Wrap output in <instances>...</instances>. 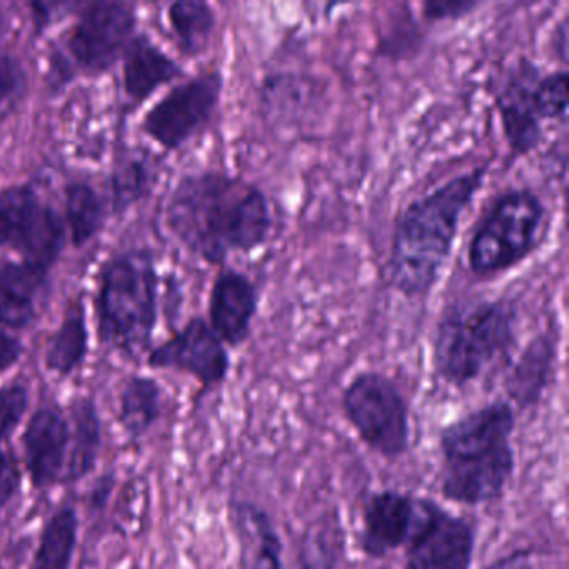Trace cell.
Instances as JSON below:
<instances>
[{
    "mask_svg": "<svg viewBox=\"0 0 569 569\" xmlns=\"http://www.w3.org/2000/svg\"><path fill=\"white\" fill-rule=\"evenodd\" d=\"M345 545V525L338 512H325L305 529L295 569H339Z\"/></svg>",
    "mask_w": 569,
    "mask_h": 569,
    "instance_id": "20",
    "label": "cell"
},
{
    "mask_svg": "<svg viewBox=\"0 0 569 569\" xmlns=\"http://www.w3.org/2000/svg\"><path fill=\"white\" fill-rule=\"evenodd\" d=\"M78 526V515L71 506L56 512L42 531L32 569H71Z\"/></svg>",
    "mask_w": 569,
    "mask_h": 569,
    "instance_id": "22",
    "label": "cell"
},
{
    "mask_svg": "<svg viewBox=\"0 0 569 569\" xmlns=\"http://www.w3.org/2000/svg\"><path fill=\"white\" fill-rule=\"evenodd\" d=\"M26 92V74L14 59L0 58V118L14 111Z\"/></svg>",
    "mask_w": 569,
    "mask_h": 569,
    "instance_id": "29",
    "label": "cell"
},
{
    "mask_svg": "<svg viewBox=\"0 0 569 569\" xmlns=\"http://www.w3.org/2000/svg\"><path fill=\"white\" fill-rule=\"evenodd\" d=\"M72 429L69 438L64 481H79L94 469L101 449V418L91 399H78L72 405Z\"/></svg>",
    "mask_w": 569,
    "mask_h": 569,
    "instance_id": "19",
    "label": "cell"
},
{
    "mask_svg": "<svg viewBox=\"0 0 569 569\" xmlns=\"http://www.w3.org/2000/svg\"><path fill=\"white\" fill-rule=\"evenodd\" d=\"M536 106L542 122H566L568 118V72H541L535 86Z\"/></svg>",
    "mask_w": 569,
    "mask_h": 569,
    "instance_id": "27",
    "label": "cell"
},
{
    "mask_svg": "<svg viewBox=\"0 0 569 569\" xmlns=\"http://www.w3.org/2000/svg\"><path fill=\"white\" fill-rule=\"evenodd\" d=\"M21 356V345L11 336L0 332V372L8 371Z\"/></svg>",
    "mask_w": 569,
    "mask_h": 569,
    "instance_id": "34",
    "label": "cell"
},
{
    "mask_svg": "<svg viewBox=\"0 0 569 569\" xmlns=\"http://www.w3.org/2000/svg\"><path fill=\"white\" fill-rule=\"evenodd\" d=\"M342 412L359 439L376 455L398 459L411 446V411L395 379L379 371H361L348 382Z\"/></svg>",
    "mask_w": 569,
    "mask_h": 569,
    "instance_id": "6",
    "label": "cell"
},
{
    "mask_svg": "<svg viewBox=\"0 0 569 569\" xmlns=\"http://www.w3.org/2000/svg\"><path fill=\"white\" fill-rule=\"evenodd\" d=\"M154 325V278L141 256L119 259L106 272L102 286V326L112 345L141 351Z\"/></svg>",
    "mask_w": 569,
    "mask_h": 569,
    "instance_id": "7",
    "label": "cell"
},
{
    "mask_svg": "<svg viewBox=\"0 0 569 569\" xmlns=\"http://www.w3.org/2000/svg\"><path fill=\"white\" fill-rule=\"evenodd\" d=\"M221 92L222 78L218 72L179 86L149 114L148 131L166 148H178L211 119Z\"/></svg>",
    "mask_w": 569,
    "mask_h": 569,
    "instance_id": "10",
    "label": "cell"
},
{
    "mask_svg": "<svg viewBox=\"0 0 569 569\" xmlns=\"http://www.w3.org/2000/svg\"><path fill=\"white\" fill-rule=\"evenodd\" d=\"M549 226V211L531 188H509L489 202L468 242V268L476 278H496L531 258Z\"/></svg>",
    "mask_w": 569,
    "mask_h": 569,
    "instance_id": "5",
    "label": "cell"
},
{
    "mask_svg": "<svg viewBox=\"0 0 569 569\" xmlns=\"http://www.w3.org/2000/svg\"><path fill=\"white\" fill-rule=\"evenodd\" d=\"M86 331L81 315H72L62 326L48 352V366L52 371L68 375L84 358Z\"/></svg>",
    "mask_w": 569,
    "mask_h": 569,
    "instance_id": "26",
    "label": "cell"
},
{
    "mask_svg": "<svg viewBox=\"0 0 569 569\" xmlns=\"http://www.w3.org/2000/svg\"><path fill=\"white\" fill-rule=\"evenodd\" d=\"M475 526L429 498H418V516L406 545L405 569H471Z\"/></svg>",
    "mask_w": 569,
    "mask_h": 569,
    "instance_id": "8",
    "label": "cell"
},
{
    "mask_svg": "<svg viewBox=\"0 0 569 569\" xmlns=\"http://www.w3.org/2000/svg\"><path fill=\"white\" fill-rule=\"evenodd\" d=\"M488 178L476 166L412 199L396 221L388 259L389 282L408 299H425L438 284L455 248L462 216Z\"/></svg>",
    "mask_w": 569,
    "mask_h": 569,
    "instance_id": "2",
    "label": "cell"
},
{
    "mask_svg": "<svg viewBox=\"0 0 569 569\" xmlns=\"http://www.w3.org/2000/svg\"><path fill=\"white\" fill-rule=\"evenodd\" d=\"M21 475L11 456L0 451V509L4 508L18 491Z\"/></svg>",
    "mask_w": 569,
    "mask_h": 569,
    "instance_id": "32",
    "label": "cell"
},
{
    "mask_svg": "<svg viewBox=\"0 0 569 569\" xmlns=\"http://www.w3.org/2000/svg\"><path fill=\"white\" fill-rule=\"evenodd\" d=\"M41 291V271L31 266L0 268V322L21 328L34 318L36 299Z\"/></svg>",
    "mask_w": 569,
    "mask_h": 569,
    "instance_id": "21",
    "label": "cell"
},
{
    "mask_svg": "<svg viewBox=\"0 0 569 569\" xmlns=\"http://www.w3.org/2000/svg\"><path fill=\"white\" fill-rule=\"evenodd\" d=\"M261 302L258 284L244 272L224 269L212 288L211 329L226 345H244L252 332Z\"/></svg>",
    "mask_w": 569,
    "mask_h": 569,
    "instance_id": "14",
    "label": "cell"
},
{
    "mask_svg": "<svg viewBox=\"0 0 569 569\" xmlns=\"http://www.w3.org/2000/svg\"><path fill=\"white\" fill-rule=\"evenodd\" d=\"M69 222L76 242H86L98 228L99 202L88 186H74L68 192Z\"/></svg>",
    "mask_w": 569,
    "mask_h": 569,
    "instance_id": "28",
    "label": "cell"
},
{
    "mask_svg": "<svg viewBox=\"0 0 569 569\" xmlns=\"http://www.w3.org/2000/svg\"><path fill=\"white\" fill-rule=\"evenodd\" d=\"M28 409V391L22 386L0 389V442L8 439L24 418Z\"/></svg>",
    "mask_w": 569,
    "mask_h": 569,
    "instance_id": "30",
    "label": "cell"
},
{
    "mask_svg": "<svg viewBox=\"0 0 569 569\" xmlns=\"http://www.w3.org/2000/svg\"><path fill=\"white\" fill-rule=\"evenodd\" d=\"M556 38L552 39L551 44L555 48L556 54L561 58L562 64L568 61V16L562 18V21L556 26Z\"/></svg>",
    "mask_w": 569,
    "mask_h": 569,
    "instance_id": "35",
    "label": "cell"
},
{
    "mask_svg": "<svg viewBox=\"0 0 569 569\" xmlns=\"http://www.w3.org/2000/svg\"><path fill=\"white\" fill-rule=\"evenodd\" d=\"M418 516V498L396 489L371 492L362 501L359 548L368 558L382 559L408 545Z\"/></svg>",
    "mask_w": 569,
    "mask_h": 569,
    "instance_id": "12",
    "label": "cell"
},
{
    "mask_svg": "<svg viewBox=\"0 0 569 569\" xmlns=\"http://www.w3.org/2000/svg\"><path fill=\"white\" fill-rule=\"evenodd\" d=\"M62 242L58 216L39 202L29 189L0 194V244L18 248L31 268H48Z\"/></svg>",
    "mask_w": 569,
    "mask_h": 569,
    "instance_id": "9",
    "label": "cell"
},
{
    "mask_svg": "<svg viewBox=\"0 0 569 569\" xmlns=\"http://www.w3.org/2000/svg\"><path fill=\"white\" fill-rule=\"evenodd\" d=\"M518 308L506 298L476 299L442 315L432 338V368L452 388L481 378L516 345Z\"/></svg>",
    "mask_w": 569,
    "mask_h": 569,
    "instance_id": "4",
    "label": "cell"
},
{
    "mask_svg": "<svg viewBox=\"0 0 569 569\" xmlns=\"http://www.w3.org/2000/svg\"><path fill=\"white\" fill-rule=\"evenodd\" d=\"M151 362L159 368L188 372L204 386L224 381L231 368L224 342L202 319L189 322L181 335L152 355Z\"/></svg>",
    "mask_w": 569,
    "mask_h": 569,
    "instance_id": "13",
    "label": "cell"
},
{
    "mask_svg": "<svg viewBox=\"0 0 569 569\" xmlns=\"http://www.w3.org/2000/svg\"><path fill=\"white\" fill-rule=\"evenodd\" d=\"M541 69L526 58L512 66L496 94L506 144L515 158H525L541 146L545 122L539 118L535 86Z\"/></svg>",
    "mask_w": 569,
    "mask_h": 569,
    "instance_id": "11",
    "label": "cell"
},
{
    "mask_svg": "<svg viewBox=\"0 0 569 569\" xmlns=\"http://www.w3.org/2000/svg\"><path fill=\"white\" fill-rule=\"evenodd\" d=\"M486 569H541L536 562L535 555L528 549H518V551L509 552L496 559L492 565Z\"/></svg>",
    "mask_w": 569,
    "mask_h": 569,
    "instance_id": "33",
    "label": "cell"
},
{
    "mask_svg": "<svg viewBox=\"0 0 569 569\" xmlns=\"http://www.w3.org/2000/svg\"><path fill=\"white\" fill-rule=\"evenodd\" d=\"M485 6L478 0H428L421 6V16L426 22H459L469 18Z\"/></svg>",
    "mask_w": 569,
    "mask_h": 569,
    "instance_id": "31",
    "label": "cell"
},
{
    "mask_svg": "<svg viewBox=\"0 0 569 569\" xmlns=\"http://www.w3.org/2000/svg\"><path fill=\"white\" fill-rule=\"evenodd\" d=\"M131 29V14L121 6H96L76 29L71 42L72 52L86 68H106L121 51Z\"/></svg>",
    "mask_w": 569,
    "mask_h": 569,
    "instance_id": "16",
    "label": "cell"
},
{
    "mask_svg": "<svg viewBox=\"0 0 569 569\" xmlns=\"http://www.w3.org/2000/svg\"><path fill=\"white\" fill-rule=\"evenodd\" d=\"M232 518L244 546L246 568L286 569L281 535L261 506L236 502Z\"/></svg>",
    "mask_w": 569,
    "mask_h": 569,
    "instance_id": "18",
    "label": "cell"
},
{
    "mask_svg": "<svg viewBox=\"0 0 569 569\" xmlns=\"http://www.w3.org/2000/svg\"><path fill=\"white\" fill-rule=\"evenodd\" d=\"M171 22L181 39L182 48L196 56L208 48L216 28V14L204 2L184 0L172 6Z\"/></svg>",
    "mask_w": 569,
    "mask_h": 569,
    "instance_id": "25",
    "label": "cell"
},
{
    "mask_svg": "<svg viewBox=\"0 0 569 569\" xmlns=\"http://www.w3.org/2000/svg\"><path fill=\"white\" fill-rule=\"evenodd\" d=\"M69 438L71 426L61 409L46 406L32 416L22 441L32 482L38 488L52 485L64 476Z\"/></svg>",
    "mask_w": 569,
    "mask_h": 569,
    "instance_id": "15",
    "label": "cell"
},
{
    "mask_svg": "<svg viewBox=\"0 0 569 569\" xmlns=\"http://www.w3.org/2000/svg\"><path fill=\"white\" fill-rule=\"evenodd\" d=\"M169 216L186 246L214 264L232 252L258 251L274 228L268 194L258 184L221 172L186 179Z\"/></svg>",
    "mask_w": 569,
    "mask_h": 569,
    "instance_id": "1",
    "label": "cell"
},
{
    "mask_svg": "<svg viewBox=\"0 0 569 569\" xmlns=\"http://www.w3.org/2000/svg\"><path fill=\"white\" fill-rule=\"evenodd\" d=\"M178 72V66L171 59L148 42L139 41L132 46L126 61V86L129 94L142 99L162 82L171 81Z\"/></svg>",
    "mask_w": 569,
    "mask_h": 569,
    "instance_id": "23",
    "label": "cell"
},
{
    "mask_svg": "<svg viewBox=\"0 0 569 569\" xmlns=\"http://www.w3.org/2000/svg\"><path fill=\"white\" fill-rule=\"evenodd\" d=\"M515 428L516 409L508 399L446 425L439 435L442 498L472 508L499 501L515 476Z\"/></svg>",
    "mask_w": 569,
    "mask_h": 569,
    "instance_id": "3",
    "label": "cell"
},
{
    "mask_svg": "<svg viewBox=\"0 0 569 569\" xmlns=\"http://www.w3.org/2000/svg\"><path fill=\"white\" fill-rule=\"evenodd\" d=\"M555 361L556 345L549 336H538L526 346L506 381V392L515 409L526 411L541 402L551 385Z\"/></svg>",
    "mask_w": 569,
    "mask_h": 569,
    "instance_id": "17",
    "label": "cell"
},
{
    "mask_svg": "<svg viewBox=\"0 0 569 569\" xmlns=\"http://www.w3.org/2000/svg\"><path fill=\"white\" fill-rule=\"evenodd\" d=\"M162 411V391L158 382L136 378L121 396V425L131 438H141L152 428Z\"/></svg>",
    "mask_w": 569,
    "mask_h": 569,
    "instance_id": "24",
    "label": "cell"
}]
</instances>
